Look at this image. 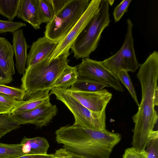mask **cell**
Returning <instances> with one entry per match:
<instances>
[{
    "instance_id": "cell-1",
    "label": "cell",
    "mask_w": 158,
    "mask_h": 158,
    "mask_svg": "<svg viewBox=\"0 0 158 158\" xmlns=\"http://www.w3.org/2000/svg\"><path fill=\"white\" fill-rule=\"evenodd\" d=\"M137 77L141 84L142 100L132 117L135 123L131 145L139 152L145 150L150 136L157 122L155 93L158 88V52L155 51L140 65Z\"/></svg>"
},
{
    "instance_id": "cell-2",
    "label": "cell",
    "mask_w": 158,
    "mask_h": 158,
    "mask_svg": "<svg viewBox=\"0 0 158 158\" xmlns=\"http://www.w3.org/2000/svg\"><path fill=\"white\" fill-rule=\"evenodd\" d=\"M55 134L58 143L81 158H110L113 149L121 139L118 133L73 125L60 127Z\"/></svg>"
},
{
    "instance_id": "cell-3",
    "label": "cell",
    "mask_w": 158,
    "mask_h": 158,
    "mask_svg": "<svg viewBox=\"0 0 158 158\" xmlns=\"http://www.w3.org/2000/svg\"><path fill=\"white\" fill-rule=\"evenodd\" d=\"M69 51L49 62L48 58L33 65L27 67L21 79V89L25 98L40 91L51 89L57 79L68 65Z\"/></svg>"
},
{
    "instance_id": "cell-4",
    "label": "cell",
    "mask_w": 158,
    "mask_h": 158,
    "mask_svg": "<svg viewBox=\"0 0 158 158\" xmlns=\"http://www.w3.org/2000/svg\"><path fill=\"white\" fill-rule=\"evenodd\" d=\"M109 0H101L98 10L77 38L70 49L77 59L89 58L97 48L104 29L110 22Z\"/></svg>"
},
{
    "instance_id": "cell-5",
    "label": "cell",
    "mask_w": 158,
    "mask_h": 158,
    "mask_svg": "<svg viewBox=\"0 0 158 158\" xmlns=\"http://www.w3.org/2000/svg\"><path fill=\"white\" fill-rule=\"evenodd\" d=\"M89 0H69L64 7L47 24L44 36L59 42L76 24L89 5Z\"/></svg>"
},
{
    "instance_id": "cell-6",
    "label": "cell",
    "mask_w": 158,
    "mask_h": 158,
    "mask_svg": "<svg viewBox=\"0 0 158 158\" xmlns=\"http://www.w3.org/2000/svg\"><path fill=\"white\" fill-rule=\"evenodd\" d=\"M54 95L73 114L74 125L98 130L106 129L105 109L96 112L86 108L68 94L65 90L57 88L50 89L49 95Z\"/></svg>"
},
{
    "instance_id": "cell-7",
    "label": "cell",
    "mask_w": 158,
    "mask_h": 158,
    "mask_svg": "<svg viewBox=\"0 0 158 158\" xmlns=\"http://www.w3.org/2000/svg\"><path fill=\"white\" fill-rule=\"evenodd\" d=\"M127 33L122 47L116 53L102 61L103 64L116 76L123 70L135 72L140 65L137 60L134 47L133 24L129 19H127Z\"/></svg>"
},
{
    "instance_id": "cell-8",
    "label": "cell",
    "mask_w": 158,
    "mask_h": 158,
    "mask_svg": "<svg viewBox=\"0 0 158 158\" xmlns=\"http://www.w3.org/2000/svg\"><path fill=\"white\" fill-rule=\"evenodd\" d=\"M76 67L79 77L93 79L107 84L117 91H124L118 78L103 64L102 61L89 58H83Z\"/></svg>"
},
{
    "instance_id": "cell-9",
    "label": "cell",
    "mask_w": 158,
    "mask_h": 158,
    "mask_svg": "<svg viewBox=\"0 0 158 158\" xmlns=\"http://www.w3.org/2000/svg\"><path fill=\"white\" fill-rule=\"evenodd\" d=\"M101 0L90 1L87 8L76 24L58 42L50 56L49 61L61 54L69 51L74 42L97 13Z\"/></svg>"
},
{
    "instance_id": "cell-10",
    "label": "cell",
    "mask_w": 158,
    "mask_h": 158,
    "mask_svg": "<svg viewBox=\"0 0 158 158\" xmlns=\"http://www.w3.org/2000/svg\"><path fill=\"white\" fill-rule=\"evenodd\" d=\"M57 112L56 106L49 100L30 110L11 115L20 125L32 124L41 128L50 123Z\"/></svg>"
},
{
    "instance_id": "cell-11",
    "label": "cell",
    "mask_w": 158,
    "mask_h": 158,
    "mask_svg": "<svg viewBox=\"0 0 158 158\" xmlns=\"http://www.w3.org/2000/svg\"><path fill=\"white\" fill-rule=\"evenodd\" d=\"M65 91L83 106L96 112L102 111L112 98V94L106 89L95 92L74 90L68 88Z\"/></svg>"
},
{
    "instance_id": "cell-12",
    "label": "cell",
    "mask_w": 158,
    "mask_h": 158,
    "mask_svg": "<svg viewBox=\"0 0 158 158\" xmlns=\"http://www.w3.org/2000/svg\"><path fill=\"white\" fill-rule=\"evenodd\" d=\"M59 42L50 40L44 35L33 42L27 55V67L35 65L48 58Z\"/></svg>"
},
{
    "instance_id": "cell-13",
    "label": "cell",
    "mask_w": 158,
    "mask_h": 158,
    "mask_svg": "<svg viewBox=\"0 0 158 158\" xmlns=\"http://www.w3.org/2000/svg\"><path fill=\"white\" fill-rule=\"evenodd\" d=\"M16 16L30 24L35 29H40L42 22L38 0H20Z\"/></svg>"
},
{
    "instance_id": "cell-14",
    "label": "cell",
    "mask_w": 158,
    "mask_h": 158,
    "mask_svg": "<svg viewBox=\"0 0 158 158\" xmlns=\"http://www.w3.org/2000/svg\"><path fill=\"white\" fill-rule=\"evenodd\" d=\"M12 42L16 59V68L19 74L23 75L26 69L27 50L29 46L27 44L22 29H19L13 33Z\"/></svg>"
},
{
    "instance_id": "cell-15",
    "label": "cell",
    "mask_w": 158,
    "mask_h": 158,
    "mask_svg": "<svg viewBox=\"0 0 158 158\" xmlns=\"http://www.w3.org/2000/svg\"><path fill=\"white\" fill-rule=\"evenodd\" d=\"M50 89L38 91L29 97L26 100L20 101L13 110L11 114H15L30 110L49 101Z\"/></svg>"
},
{
    "instance_id": "cell-16",
    "label": "cell",
    "mask_w": 158,
    "mask_h": 158,
    "mask_svg": "<svg viewBox=\"0 0 158 158\" xmlns=\"http://www.w3.org/2000/svg\"><path fill=\"white\" fill-rule=\"evenodd\" d=\"M14 55L12 45L6 39L0 37V67L6 73L12 76L15 73Z\"/></svg>"
},
{
    "instance_id": "cell-17",
    "label": "cell",
    "mask_w": 158,
    "mask_h": 158,
    "mask_svg": "<svg viewBox=\"0 0 158 158\" xmlns=\"http://www.w3.org/2000/svg\"><path fill=\"white\" fill-rule=\"evenodd\" d=\"M20 143L24 155L47 154L49 146L45 138L40 137L29 138L24 136Z\"/></svg>"
},
{
    "instance_id": "cell-18",
    "label": "cell",
    "mask_w": 158,
    "mask_h": 158,
    "mask_svg": "<svg viewBox=\"0 0 158 158\" xmlns=\"http://www.w3.org/2000/svg\"><path fill=\"white\" fill-rule=\"evenodd\" d=\"M78 77L76 66L72 67L68 65L57 79L52 88L66 89L77 81Z\"/></svg>"
},
{
    "instance_id": "cell-19",
    "label": "cell",
    "mask_w": 158,
    "mask_h": 158,
    "mask_svg": "<svg viewBox=\"0 0 158 158\" xmlns=\"http://www.w3.org/2000/svg\"><path fill=\"white\" fill-rule=\"evenodd\" d=\"M106 87L107 84L96 80L85 77H78L77 81L71 86L70 89L85 92H95Z\"/></svg>"
},
{
    "instance_id": "cell-20",
    "label": "cell",
    "mask_w": 158,
    "mask_h": 158,
    "mask_svg": "<svg viewBox=\"0 0 158 158\" xmlns=\"http://www.w3.org/2000/svg\"><path fill=\"white\" fill-rule=\"evenodd\" d=\"M20 0H0V14L12 21L17 16Z\"/></svg>"
},
{
    "instance_id": "cell-21",
    "label": "cell",
    "mask_w": 158,
    "mask_h": 158,
    "mask_svg": "<svg viewBox=\"0 0 158 158\" xmlns=\"http://www.w3.org/2000/svg\"><path fill=\"white\" fill-rule=\"evenodd\" d=\"M20 124L11 114H0V138L8 133L20 127Z\"/></svg>"
},
{
    "instance_id": "cell-22",
    "label": "cell",
    "mask_w": 158,
    "mask_h": 158,
    "mask_svg": "<svg viewBox=\"0 0 158 158\" xmlns=\"http://www.w3.org/2000/svg\"><path fill=\"white\" fill-rule=\"evenodd\" d=\"M21 143L8 144L0 143V158H14L24 155Z\"/></svg>"
},
{
    "instance_id": "cell-23",
    "label": "cell",
    "mask_w": 158,
    "mask_h": 158,
    "mask_svg": "<svg viewBox=\"0 0 158 158\" xmlns=\"http://www.w3.org/2000/svg\"><path fill=\"white\" fill-rule=\"evenodd\" d=\"M40 13L42 23L51 22L55 14L51 0H38Z\"/></svg>"
},
{
    "instance_id": "cell-24",
    "label": "cell",
    "mask_w": 158,
    "mask_h": 158,
    "mask_svg": "<svg viewBox=\"0 0 158 158\" xmlns=\"http://www.w3.org/2000/svg\"><path fill=\"white\" fill-rule=\"evenodd\" d=\"M20 101L0 93V114H11L13 110Z\"/></svg>"
},
{
    "instance_id": "cell-25",
    "label": "cell",
    "mask_w": 158,
    "mask_h": 158,
    "mask_svg": "<svg viewBox=\"0 0 158 158\" xmlns=\"http://www.w3.org/2000/svg\"><path fill=\"white\" fill-rule=\"evenodd\" d=\"M146 151L147 158H158V131H154L151 133Z\"/></svg>"
},
{
    "instance_id": "cell-26",
    "label": "cell",
    "mask_w": 158,
    "mask_h": 158,
    "mask_svg": "<svg viewBox=\"0 0 158 158\" xmlns=\"http://www.w3.org/2000/svg\"><path fill=\"white\" fill-rule=\"evenodd\" d=\"M116 76L127 88L132 97L138 106L139 103L137 99L136 92L128 72L125 70L119 72Z\"/></svg>"
},
{
    "instance_id": "cell-27",
    "label": "cell",
    "mask_w": 158,
    "mask_h": 158,
    "mask_svg": "<svg viewBox=\"0 0 158 158\" xmlns=\"http://www.w3.org/2000/svg\"><path fill=\"white\" fill-rule=\"evenodd\" d=\"M0 93L11 97L19 101L23 100L26 94L23 89L0 84Z\"/></svg>"
},
{
    "instance_id": "cell-28",
    "label": "cell",
    "mask_w": 158,
    "mask_h": 158,
    "mask_svg": "<svg viewBox=\"0 0 158 158\" xmlns=\"http://www.w3.org/2000/svg\"><path fill=\"white\" fill-rule=\"evenodd\" d=\"M26 26V24L22 22L0 20V34L7 32L13 33L20 28Z\"/></svg>"
},
{
    "instance_id": "cell-29",
    "label": "cell",
    "mask_w": 158,
    "mask_h": 158,
    "mask_svg": "<svg viewBox=\"0 0 158 158\" xmlns=\"http://www.w3.org/2000/svg\"><path fill=\"white\" fill-rule=\"evenodd\" d=\"M131 0H124L115 7L113 12V15L115 22L121 19L127 11Z\"/></svg>"
},
{
    "instance_id": "cell-30",
    "label": "cell",
    "mask_w": 158,
    "mask_h": 158,
    "mask_svg": "<svg viewBox=\"0 0 158 158\" xmlns=\"http://www.w3.org/2000/svg\"><path fill=\"white\" fill-rule=\"evenodd\" d=\"M147 153L146 150L139 152L133 147L126 149L123 158H147Z\"/></svg>"
},
{
    "instance_id": "cell-31",
    "label": "cell",
    "mask_w": 158,
    "mask_h": 158,
    "mask_svg": "<svg viewBox=\"0 0 158 158\" xmlns=\"http://www.w3.org/2000/svg\"><path fill=\"white\" fill-rule=\"evenodd\" d=\"M54 155L56 158H81L64 148L56 150Z\"/></svg>"
},
{
    "instance_id": "cell-32",
    "label": "cell",
    "mask_w": 158,
    "mask_h": 158,
    "mask_svg": "<svg viewBox=\"0 0 158 158\" xmlns=\"http://www.w3.org/2000/svg\"><path fill=\"white\" fill-rule=\"evenodd\" d=\"M69 0H51L55 15L61 10Z\"/></svg>"
},
{
    "instance_id": "cell-33",
    "label": "cell",
    "mask_w": 158,
    "mask_h": 158,
    "mask_svg": "<svg viewBox=\"0 0 158 158\" xmlns=\"http://www.w3.org/2000/svg\"><path fill=\"white\" fill-rule=\"evenodd\" d=\"M13 80L12 76L6 73L0 67V84H5L9 83Z\"/></svg>"
},
{
    "instance_id": "cell-34",
    "label": "cell",
    "mask_w": 158,
    "mask_h": 158,
    "mask_svg": "<svg viewBox=\"0 0 158 158\" xmlns=\"http://www.w3.org/2000/svg\"><path fill=\"white\" fill-rule=\"evenodd\" d=\"M55 156L53 154L44 155H23L14 158H55Z\"/></svg>"
},
{
    "instance_id": "cell-35",
    "label": "cell",
    "mask_w": 158,
    "mask_h": 158,
    "mask_svg": "<svg viewBox=\"0 0 158 158\" xmlns=\"http://www.w3.org/2000/svg\"><path fill=\"white\" fill-rule=\"evenodd\" d=\"M55 158H56L55 157Z\"/></svg>"
}]
</instances>
